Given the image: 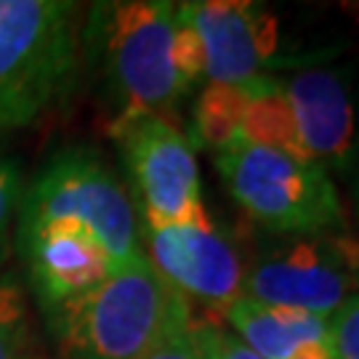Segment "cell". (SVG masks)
<instances>
[{
  "mask_svg": "<svg viewBox=\"0 0 359 359\" xmlns=\"http://www.w3.org/2000/svg\"><path fill=\"white\" fill-rule=\"evenodd\" d=\"M192 320L187 298L144 253L96 290L48 311L62 359H139Z\"/></svg>",
  "mask_w": 359,
  "mask_h": 359,
  "instance_id": "cell-1",
  "label": "cell"
},
{
  "mask_svg": "<svg viewBox=\"0 0 359 359\" xmlns=\"http://www.w3.org/2000/svg\"><path fill=\"white\" fill-rule=\"evenodd\" d=\"M176 11L179 6L168 0L90 6L86 40L115 96L112 120L165 117L187 93L173 67Z\"/></svg>",
  "mask_w": 359,
  "mask_h": 359,
  "instance_id": "cell-2",
  "label": "cell"
},
{
  "mask_svg": "<svg viewBox=\"0 0 359 359\" xmlns=\"http://www.w3.org/2000/svg\"><path fill=\"white\" fill-rule=\"evenodd\" d=\"M77 6L0 0V128L38 123L77 77Z\"/></svg>",
  "mask_w": 359,
  "mask_h": 359,
  "instance_id": "cell-3",
  "label": "cell"
},
{
  "mask_svg": "<svg viewBox=\"0 0 359 359\" xmlns=\"http://www.w3.org/2000/svg\"><path fill=\"white\" fill-rule=\"evenodd\" d=\"M216 168L234 203L277 234L314 237L341 226L344 205L325 165L237 136L216 152Z\"/></svg>",
  "mask_w": 359,
  "mask_h": 359,
  "instance_id": "cell-4",
  "label": "cell"
},
{
  "mask_svg": "<svg viewBox=\"0 0 359 359\" xmlns=\"http://www.w3.org/2000/svg\"><path fill=\"white\" fill-rule=\"evenodd\" d=\"M56 221H72L93 231L112 256L115 269L144 253L126 187L88 149H67L40 170L35 184L22 194L16 240Z\"/></svg>",
  "mask_w": 359,
  "mask_h": 359,
  "instance_id": "cell-5",
  "label": "cell"
},
{
  "mask_svg": "<svg viewBox=\"0 0 359 359\" xmlns=\"http://www.w3.org/2000/svg\"><path fill=\"white\" fill-rule=\"evenodd\" d=\"M109 136L126 160L144 226L189 224L208 216L192 142L170 120L154 115L112 120Z\"/></svg>",
  "mask_w": 359,
  "mask_h": 359,
  "instance_id": "cell-6",
  "label": "cell"
},
{
  "mask_svg": "<svg viewBox=\"0 0 359 359\" xmlns=\"http://www.w3.org/2000/svg\"><path fill=\"white\" fill-rule=\"evenodd\" d=\"M359 293V240L346 234L293 237L245 274L243 295L269 306L301 309L330 320Z\"/></svg>",
  "mask_w": 359,
  "mask_h": 359,
  "instance_id": "cell-7",
  "label": "cell"
},
{
  "mask_svg": "<svg viewBox=\"0 0 359 359\" xmlns=\"http://www.w3.org/2000/svg\"><path fill=\"white\" fill-rule=\"evenodd\" d=\"M147 261L187 304L200 306L205 320L218 322L243 295L245 269L237 245L210 221V216L189 224L144 226Z\"/></svg>",
  "mask_w": 359,
  "mask_h": 359,
  "instance_id": "cell-8",
  "label": "cell"
},
{
  "mask_svg": "<svg viewBox=\"0 0 359 359\" xmlns=\"http://www.w3.org/2000/svg\"><path fill=\"white\" fill-rule=\"evenodd\" d=\"M179 13L192 25L205 53L210 83H248L277 53V16L248 0L181 3Z\"/></svg>",
  "mask_w": 359,
  "mask_h": 359,
  "instance_id": "cell-9",
  "label": "cell"
},
{
  "mask_svg": "<svg viewBox=\"0 0 359 359\" xmlns=\"http://www.w3.org/2000/svg\"><path fill=\"white\" fill-rule=\"evenodd\" d=\"M16 243L27 258L29 283L46 314L96 290L115 271V261L102 240L72 221L46 224Z\"/></svg>",
  "mask_w": 359,
  "mask_h": 359,
  "instance_id": "cell-10",
  "label": "cell"
},
{
  "mask_svg": "<svg viewBox=\"0 0 359 359\" xmlns=\"http://www.w3.org/2000/svg\"><path fill=\"white\" fill-rule=\"evenodd\" d=\"M298 142L314 163H344L354 144V107L346 80L330 69H304L285 86Z\"/></svg>",
  "mask_w": 359,
  "mask_h": 359,
  "instance_id": "cell-11",
  "label": "cell"
},
{
  "mask_svg": "<svg viewBox=\"0 0 359 359\" xmlns=\"http://www.w3.org/2000/svg\"><path fill=\"white\" fill-rule=\"evenodd\" d=\"M234 335L261 359H290L311 341L330 338V322L301 309L269 306L240 295L224 314Z\"/></svg>",
  "mask_w": 359,
  "mask_h": 359,
  "instance_id": "cell-12",
  "label": "cell"
},
{
  "mask_svg": "<svg viewBox=\"0 0 359 359\" xmlns=\"http://www.w3.org/2000/svg\"><path fill=\"white\" fill-rule=\"evenodd\" d=\"M258 83L261 75L248 83H208L194 104V142L216 152L234 142Z\"/></svg>",
  "mask_w": 359,
  "mask_h": 359,
  "instance_id": "cell-13",
  "label": "cell"
},
{
  "mask_svg": "<svg viewBox=\"0 0 359 359\" xmlns=\"http://www.w3.org/2000/svg\"><path fill=\"white\" fill-rule=\"evenodd\" d=\"M240 136L245 142L258 144V147H269L277 152L309 160L301 149V142H298L293 109L285 99L283 86L269 80V77H261L258 90L253 93L250 104L245 107Z\"/></svg>",
  "mask_w": 359,
  "mask_h": 359,
  "instance_id": "cell-14",
  "label": "cell"
},
{
  "mask_svg": "<svg viewBox=\"0 0 359 359\" xmlns=\"http://www.w3.org/2000/svg\"><path fill=\"white\" fill-rule=\"evenodd\" d=\"M27 320L25 293L11 274L0 277V359H27Z\"/></svg>",
  "mask_w": 359,
  "mask_h": 359,
  "instance_id": "cell-15",
  "label": "cell"
},
{
  "mask_svg": "<svg viewBox=\"0 0 359 359\" xmlns=\"http://www.w3.org/2000/svg\"><path fill=\"white\" fill-rule=\"evenodd\" d=\"M216 327L218 322L194 314V320L189 325L170 333L165 341H160L152 351H147L139 359H210Z\"/></svg>",
  "mask_w": 359,
  "mask_h": 359,
  "instance_id": "cell-16",
  "label": "cell"
},
{
  "mask_svg": "<svg viewBox=\"0 0 359 359\" xmlns=\"http://www.w3.org/2000/svg\"><path fill=\"white\" fill-rule=\"evenodd\" d=\"M22 176L11 157L0 154V264L8 258L13 243V229L19 221V208H22Z\"/></svg>",
  "mask_w": 359,
  "mask_h": 359,
  "instance_id": "cell-17",
  "label": "cell"
},
{
  "mask_svg": "<svg viewBox=\"0 0 359 359\" xmlns=\"http://www.w3.org/2000/svg\"><path fill=\"white\" fill-rule=\"evenodd\" d=\"M173 67H176V75L184 83V88L194 86L205 75L203 43L192 29V25L179 11H176V32H173Z\"/></svg>",
  "mask_w": 359,
  "mask_h": 359,
  "instance_id": "cell-18",
  "label": "cell"
},
{
  "mask_svg": "<svg viewBox=\"0 0 359 359\" xmlns=\"http://www.w3.org/2000/svg\"><path fill=\"white\" fill-rule=\"evenodd\" d=\"M327 322L335 359H359V293L344 301Z\"/></svg>",
  "mask_w": 359,
  "mask_h": 359,
  "instance_id": "cell-19",
  "label": "cell"
},
{
  "mask_svg": "<svg viewBox=\"0 0 359 359\" xmlns=\"http://www.w3.org/2000/svg\"><path fill=\"white\" fill-rule=\"evenodd\" d=\"M210 359H261L256 351L245 346L243 341L234 333L224 330L221 325L216 327V335H213V348H210Z\"/></svg>",
  "mask_w": 359,
  "mask_h": 359,
  "instance_id": "cell-20",
  "label": "cell"
},
{
  "mask_svg": "<svg viewBox=\"0 0 359 359\" xmlns=\"http://www.w3.org/2000/svg\"><path fill=\"white\" fill-rule=\"evenodd\" d=\"M290 359H335L333 346H330V338H327V341H311V344H304Z\"/></svg>",
  "mask_w": 359,
  "mask_h": 359,
  "instance_id": "cell-21",
  "label": "cell"
},
{
  "mask_svg": "<svg viewBox=\"0 0 359 359\" xmlns=\"http://www.w3.org/2000/svg\"><path fill=\"white\" fill-rule=\"evenodd\" d=\"M27 359H40V357H32V354H29V357H27Z\"/></svg>",
  "mask_w": 359,
  "mask_h": 359,
  "instance_id": "cell-22",
  "label": "cell"
}]
</instances>
